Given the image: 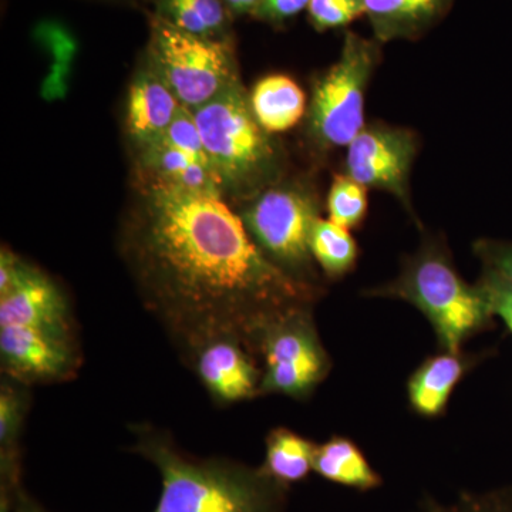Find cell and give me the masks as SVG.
I'll return each instance as SVG.
<instances>
[{"mask_svg": "<svg viewBox=\"0 0 512 512\" xmlns=\"http://www.w3.org/2000/svg\"><path fill=\"white\" fill-rule=\"evenodd\" d=\"M133 191L121 218V258L188 366L198 350L221 339L259 357L275 323L313 308L318 286L274 264L222 195Z\"/></svg>", "mask_w": 512, "mask_h": 512, "instance_id": "cell-1", "label": "cell"}, {"mask_svg": "<svg viewBox=\"0 0 512 512\" xmlns=\"http://www.w3.org/2000/svg\"><path fill=\"white\" fill-rule=\"evenodd\" d=\"M133 451L157 467L161 494L153 512H285L288 485L262 467L185 453L164 431L133 427Z\"/></svg>", "mask_w": 512, "mask_h": 512, "instance_id": "cell-2", "label": "cell"}, {"mask_svg": "<svg viewBox=\"0 0 512 512\" xmlns=\"http://www.w3.org/2000/svg\"><path fill=\"white\" fill-rule=\"evenodd\" d=\"M192 114L225 200L244 204L284 180V148L256 120L241 80Z\"/></svg>", "mask_w": 512, "mask_h": 512, "instance_id": "cell-3", "label": "cell"}, {"mask_svg": "<svg viewBox=\"0 0 512 512\" xmlns=\"http://www.w3.org/2000/svg\"><path fill=\"white\" fill-rule=\"evenodd\" d=\"M370 295L412 303L429 320L441 349L448 353H461L467 339L493 318L480 286L461 278L447 249L434 239H426L407 258L393 282Z\"/></svg>", "mask_w": 512, "mask_h": 512, "instance_id": "cell-4", "label": "cell"}, {"mask_svg": "<svg viewBox=\"0 0 512 512\" xmlns=\"http://www.w3.org/2000/svg\"><path fill=\"white\" fill-rule=\"evenodd\" d=\"M144 60L184 109L195 111L228 90L239 77L235 39H205L148 13Z\"/></svg>", "mask_w": 512, "mask_h": 512, "instance_id": "cell-5", "label": "cell"}, {"mask_svg": "<svg viewBox=\"0 0 512 512\" xmlns=\"http://www.w3.org/2000/svg\"><path fill=\"white\" fill-rule=\"evenodd\" d=\"M380 62L382 45L377 40L345 33L339 59L312 86L306 134L316 150L348 147L365 128L367 87Z\"/></svg>", "mask_w": 512, "mask_h": 512, "instance_id": "cell-6", "label": "cell"}, {"mask_svg": "<svg viewBox=\"0 0 512 512\" xmlns=\"http://www.w3.org/2000/svg\"><path fill=\"white\" fill-rule=\"evenodd\" d=\"M241 205L239 217L259 249L293 278L318 286L309 247L313 224L320 218L316 192L285 177Z\"/></svg>", "mask_w": 512, "mask_h": 512, "instance_id": "cell-7", "label": "cell"}, {"mask_svg": "<svg viewBox=\"0 0 512 512\" xmlns=\"http://www.w3.org/2000/svg\"><path fill=\"white\" fill-rule=\"evenodd\" d=\"M259 359L264 362L261 394L308 399L330 369L312 308L301 309L275 323L262 339Z\"/></svg>", "mask_w": 512, "mask_h": 512, "instance_id": "cell-8", "label": "cell"}, {"mask_svg": "<svg viewBox=\"0 0 512 512\" xmlns=\"http://www.w3.org/2000/svg\"><path fill=\"white\" fill-rule=\"evenodd\" d=\"M133 188L222 195L220 180L202 144L192 111L183 107L163 137L133 151Z\"/></svg>", "mask_w": 512, "mask_h": 512, "instance_id": "cell-9", "label": "cell"}, {"mask_svg": "<svg viewBox=\"0 0 512 512\" xmlns=\"http://www.w3.org/2000/svg\"><path fill=\"white\" fill-rule=\"evenodd\" d=\"M419 153V137L410 128L386 123L366 124L348 146L345 174L402 202L410 214V174Z\"/></svg>", "mask_w": 512, "mask_h": 512, "instance_id": "cell-10", "label": "cell"}, {"mask_svg": "<svg viewBox=\"0 0 512 512\" xmlns=\"http://www.w3.org/2000/svg\"><path fill=\"white\" fill-rule=\"evenodd\" d=\"M0 359L20 383L66 380L80 365L74 338L26 326L0 328Z\"/></svg>", "mask_w": 512, "mask_h": 512, "instance_id": "cell-11", "label": "cell"}, {"mask_svg": "<svg viewBox=\"0 0 512 512\" xmlns=\"http://www.w3.org/2000/svg\"><path fill=\"white\" fill-rule=\"evenodd\" d=\"M26 326L74 338L69 301L62 286L25 262L15 284L0 295V328Z\"/></svg>", "mask_w": 512, "mask_h": 512, "instance_id": "cell-12", "label": "cell"}, {"mask_svg": "<svg viewBox=\"0 0 512 512\" xmlns=\"http://www.w3.org/2000/svg\"><path fill=\"white\" fill-rule=\"evenodd\" d=\"M256 359L237 340L221 339L198 350L190 367L212 399L231 404L261 396L264 370Z\"/></svg>", "mask_w": 512, "mask_h": 512, "instance_id": "cell-13", "label": "cell"}, {"mask_svg": "<svg viewBox=\"0 0 512 512\" xmlns=\"http://www.w3.org/2000/svg\"><path fill=\"white\" fill-rule=\"evenodd\" d=\"M181 109L180 101L143 57L128 86L124 106V133L131 153L163 137Z\"/></svg>", "mask_w": 512, "mask_h": 512, "instance_id": "cell-14", "label": "cell"}, {"mask_svg": "<svg viewBox=\"0 0 512 512\" xmlns=\"http://www.w3.org/2000/svg\"><path fill=\"white\" fill-rule=\"evenodd\" d=\"M375 40H417L441 22L456 0H363Z\"/></svg>", "mask_w": 512, "mask_h": 512, "instance_id": "cell-15", "label": "cell"}, {"mask_svg": "<svg viewBox=\"0 0 512 512\" xmlns=\"http://www.w3.org/2000/svg\"><path fill=\"white\" fill-rule=\"evenodd\" d=\"M470 362L461 353L443 352L429 357L410 377L407 384L414 412L426 417L440 416Z\"/></svg>", "mask_w": 512, "mask_h": 512, "instance_id": "cell-16", "label": "cell"}, {"mask_svg": "<svg viewBox=\"0 0 512 512\" xmlns=\"http://www.w3.org/2000/svg\"><path fill=\"white\" fill-rule=\"evenodd\" d=\"M256 120L269 134L291 130L306 114V96L285 74H269L249 93Z\"/></svg>", "mask_w": 512, "mask_h": 512, "instance_id": "cell-17", "label": "cell"}, {"mask_svg": "<svg viewBox=\"0 0 512 512\" xmlns=\"http://www.w3.org/2000/svg\"><path fill=\"white\" fill-rule=\"evenodd\" d=\"M151 12L174 28L205 37L229 39L234 37V16L224 0H148Z\"/></svg>", "mask_w": 512, "mask_h": 512, "instance_id": "cell-18", "label": "cell"}, {"mask_svg": "<svg viewBox=\"0 0 512 512\" xmlns=\"http://www.w3.org/2000/svg\"><path fill=\"white\" fill-rule=\"evenodd\" d=\"M313 471L325 480L356 490H373L382 485V477L370 466L362 450L345 437H332L316 446Z\"/></svg>", "mask_w": 512, "mask_h": 512, "instance_id": "cell-19", "label": "cell"}, {"mask_svg": "<svg viewBox=\"0 0 512 512\" xmlns=\"http://www.w3.org/2000/svg\"><path fill=\"white\" fill-rule=\"evenodd\" d=\"M316 446L318 444L295 431L279 427L266 437L265 461L261 467L274 480L288 487L301 483L313 471Z\"/></svg>", "mask_w": 512, "mask_h": 512, "instance_id": "cell-20", "label": "cell"}, {"mask_svg": "<svg viewBox=\"0 0 512 512\" xmlns=\"http://www.w3.org/2000/svg\"><path fill=\"white\" fill-rule=\"evenodd\" d=\"M309 247L315 264L332 279L342 278L356 265L359 248L350 229L318 218L313 224Z\"/></svg>", "mask_w": 512, "mask_h": 512, "instance_id": "cell-21", "label": "cell"}, {"mask_svg": "<svg viewBox=\"0 0 512 512\" xmlns=\"http://www.w3.org/2000/svg\"><path fill=\"white\" fill-rule=\"evenodd\" d=\"M12 380L0 389V474L8 481L19 480L18 439L29 402L26 390Z\"/></svg>", "mask_w": 512, "mask_h": 512, "instance_id": "cell-22", "label": "cell"}, {"mask_svg": "<svg viewBox=\"0 0 512 512\" xmlns=\"http://www.w3.org/2000/svg\"><path fill=\"white\" fill-rule=\"evenodd\" d=\"M367 188L348 174L333 175L328 194V220L340 227L353 229L365 220Z\"/></svg>", "mask_w": 512, "mask_h": 512, "instance_id": "cell-23", "label": "cell"}, {"mask_svg": "<svg viewBox=\"0 0 512 512\" xmlns=\"http://www.w3.org/2000/svg\"><path fill=\"white\" fill-rule=\"evenodd\" d=\"M366 16L363 0H311L308 6L309 23L318 32L342 29Z\"/></svg>", "mask_w": 512, "mask_h": 512, "instance_id": "cell-24", "label": "cell"}, {"mask_svg": "<svg viewBox=\"0 0 512 512\" xmlns=\"http://www.w3.org/2000/svg\"><path fill=\"white\" fill-rule=\"evenodd\" d=\"M477 285L483 291L493 316H500L512 332L511 282L507 281L498 272L493 271V269L484 268L483 276H481L480 282Z\"/></svg>", "mask_w": 512, "mask_h": 512, "instance_id": "cell-25", "label": "cell"}, {"mask_svg": "<svg viewBox=\"0 0 512 512\" xmlns=\"http://www.w3.org/2000/svg\"><path fill=\"white\" fill-rule=\"evenodd\" d=\"M309 2L311 0H262L251 18L268 23L274 28H282L303 10H308Z\"/></svg>", "mask_w": 512, "mask_h": 512, "instance_id": "cell-26", "label": "cell"}, {"mask_svg": "<svg viewBox=\"0 0 512 512\" xmlns=\"http://www.w3.org/2000/svg\"><path fill=\"white\" fill-rule=\"evenodd\" d=\"M476 254L483 261L484 268L493 269L512 284V244L503 242H477Z\"/></svg>", "mask_w": 512, "mask_h": 512, "instance_id": "cell-27", "label": "cell"}, {"mask_svg": "<svg viewBox=\"0 0 512 512\" xmlns=\"http://www.w3.org/2000/svg\"><path fill=\"white\" fill-rule=\"evenodd\" d=\"M424 512H503L497 507V504L485 498L470 497L463 495L457 503L451 505H439L436 503H427Z\"/></svg>", "mask_w": 512, "mask_h": 512, "instance_id": "cell-28", "label": "cell"}, {"mask_svg": "<svg viewBox=\"0 0 512 512\" xmlns=\"http://www.w3.org/2000/svg\"><path fill=\"white\" fill-rule=\"evenodd\" d=\"M13 505L15 512H49L42 504L37 503L20 483L13 488Z\"/></svg>", "mask_w": 512, "mask_h": 512, "instance_id": "cell-29", "label": "cell"}, {"mask_svg": "<svg viewBox=\"0 0 512 512\" xmlns=\"http://www.w3.org/2000/svg\"><path fill=\"white\" fill-rule=\"evenodd\" d=\"M262 0H224L225 5L234 18L251 16L255 9L261 5Z\"/></svg>", "mask_w": 512, "mask_h": 512, "instance_id": "cell-30", "label": "cell"}, {"mask_svg": "<svg viewBox=\"0 0 512 512\" xmlns=\"http://www.w3.org/2000/svg\"><path fill=\"white\" fill-rule=\"evenodd\" d=\"M16 484H0V512H15V505H13V488H15Z\"/></svg>", "mask_w": 512, "mask_h": 512, "instance_id": "cell-31", "label": "cell"}, {"mask_svg": "<svg viewBox=\"0 0 512 512\" xmlns=\"http://www.w3.org/2000/svg\"><path fill=\"white\" fill-rule=\"evenodd\" d=\"M107 2L133 3L137 2V0H107Z\"/></svg>", "mask_w": 512, "mask_h": 512, "instance_id": "cell-32", "label": "cell"}]
</instances>
